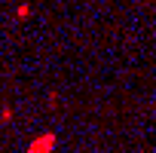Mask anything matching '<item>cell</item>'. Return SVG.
<instances>
[{
	"label": "cell",
	"instance_id": "1",
	"mask_svg": "<svg viewBox=\"0 0 156 153\" xmlns=\"http://www.w3.org/2000/svg\"><path fill=\"white\" fill-rule=\"evenodd\" d=\"M52 144H55V138H52V135H46L43 141L31 144V147H28V153H49V147H52Z\"/></svg>",
	"mask_w": 156,
	"mask_h": 153
}]
</instances>
